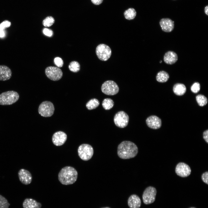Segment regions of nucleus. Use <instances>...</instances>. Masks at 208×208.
<instances>
[{"label": "nucleus", "mask_w": 208, "mask_h": 208, "mask_svg": "<svg viewBox=\"0 0 208 208\" xmlns=\"http://www.w3.org/2000/svg\"><path fill=\"white\" fill-rule=\"evenodd\" d=\"M138 152L137 146L130 141H122L118 147V155L122 159H127L133 158L137 155Z\"/></svg>", "instance_id": "nucleus-1"}, {"label": "nucleus", "mask_w": 208, "mask_h": 208, "mask_svg": "<svg viewBox=\"0 0 208 208\" xmlns=\"http://www.w3.org/2000/svg\"><path fill=\"white\" fill-rule=\"evenodd\" d=\"M77 176V172L74 168L66 166L60 170L58 174V179L62 184L66 185L74 183L76 181Z\"/></svg>", "instance_id": "nucleus-2"}, {"label": "nucleus", "mask_w": 208, "mask_h": 208, "mask_svg": "<svg viewBox=\"0 0 208 208\" xmlns=\"http://www.w3.org/2000/svg\"><path fill=\"white\" fill-rule=\"evenodd\" d=\"M19 95L17 92L8 91L0 94V105H9L12 104L18 101Z\"/></svg>", "instance_id": "nucleus-3"}, {"label": "nucleus", "mask_w": 208, "mask_h": 208, "mask_svg": "<svg viewBox=\"0 0 208 208\" xmlns=\"http://www.w3.org/2000/svg\"><path fill=\"white\" fill-rule=\"evenodd\" d=\"M78 152L79 156L82 160L88 161L92 157L94 151L92 147L88 144H82L79 147Z\"/></svg>", "instance_id": "nucleus-4"}, {"label": "nucleus", "mask_w": 208, "mask_h": 208, "mask_svg": "<svg viewBox=\"0 0 208 208\" xmlns=\"http://www.w3.org/2000/svg\"><path fill=\"white\" fill-rule=\"evenodd\" d=\"M101 90L102 92L106 95H113L118 93L119 88L118 85L114 81L107 80L102 84Z\"/></svg>", "instance_id": "nucleus-5"}, {"label": "nucleus", "mask_w": 208, "mask_h": 208, "mask_svg": "<svg viewBox=\"0 0 208 208\" xmlns=\"http://www.w3.org/2000/svg\"><path fill=\"white\" fill-rule=\"evenodd\" d=\"M96 53L97 57L100 60L106 61L110 57L112 51L108 45L103 44H99L96 47Z\"/></svg>", "instance_id": "nucleus-6"}, {"label": "nucleus", "mask_w": 208, "mask_h": 208, "mask_svg": "<svg viewBox=\"0 0 208 208\" xmlns=\"http://www.w3.org/2000/svg\"><path fill=\"white\" fill-rule=\"evenodd\" d=\"M54 107L53 104L49 101H44L39 105L38 112L42 116L44 117H49L53 114Z\"/></svg>", "instance_id": "nucleus-7"}, {"label": "nucleus", "mask_w": 208, "mask_h": 208, "mask_svg": "<svg viewBox=\"0 0 208 208\" xmlns=\"http://www.w3.org/2000/svg\"><path fill=\"white\" fill-rule=\"evenodd\" d=\"M129 118L128 114L123 111L118 112L115 115L114 117V122L118 127L123 128L128 125Z\"/></svg>", "instance_id": "nucleus-8"}, {"label": "nucleus", "mask_w": 208, "mask_h": 208, "mask_svg": "<svg viewBox=\"0 0 208 208\" xmlns=\"http://www.w3.org/2000/svg\"><path fill=\"white\" fill-rule=\"evenodd\" d=\"M157 194L156 189L152 186H149L146 188L142 196L144 204L148 205L153 203L155 200Z\"/></svg>", "instance_id": "nucleus-9"}, {"label": "nucleus", "mask_w": 208, "mask_h": 208, "mask_svg": "<svg viewBox=\"0 0 208 208\" xmlns=\"http://www.w3.org/2000/svg\"><path fill=\"white\" fill-rule=\"evenodd\" d=\"M45 73L48 78L54 81L60 79L63 75L62 72L60 69L52 66L47 67L45 70Z\"/></svg>", "instance_id": "nucleus-10"}, {"label": "nucleus", "mask_w": 208, "mask_h": 208, "mask_svg": "<svg viewBox=\"0 0 208 208\" xmlns=\"http://www.w3.org/2000/svg\"><path fill=\"white\" fill-rule=\"evenodd\" d=\"M175 171L178 175L183 177L188 176L191 172L190 166L183 162L179 163L177 165Z\"/></svg>", "instance_id": "nucleus-11"}, {"label": "nucleus", "mask_w": 208, "mask_h": 208, "mask_svg": "<svg viewBox=\"0 0 208 208\" xmlns=\"http://www.w3.org/2000/svg\"><path fill=\"white\" fill-rule=\"evenodd\" d=\"M67 139L66 133L62 131H58L55 133L52 137V141L56 146H60L63 145Z\"/></svg>", "instance_id": "nucleus-12"}, {"label": "nucleus", "mask_w": 208, "mask_h": 208, "mask_svg": "<svg viewBox=\"0 0 208 208\" xmlns=\"http://www.w3.org/2000/svg\"><path fill=\"white\" fill-rule=\"evenodd\" d=\"M18 174L20 181L23 184L27 185L31 182L32 176L29 171L24 169H21L18 172Z\"/></svg>", "instance_id": "nucleus-13"}, {"label": "nucleus", "mask_w": 208, "mask_h": 208, "mask_svg": "<svg viewBox=\"0 0 208 208\" xmlns=\"http://www.w3.org/2000/svg\"><path fill=\"white\" fill-rule=\"evenodd\" d=\"M147 126L150 128L156 129L160 128L161 121L160 118L155 115H152L148 117L146 120Z\"/></svg>", "instance_id": "nucleus-14"}, {"label": "nucleus", "mask_w": 208, "mask_h": 208, "mask_svg": "<svg viewBox=\"0 0 208 208\" xmlns=\"http://www.w3.org/2000/svg\"><path fill=\"white\" fill-rule=\"evenodd\" d=\"M174 22L169 18H161L159 23L162 30L166 32L172 31L174 28Z\"/></svg>", "instance_id": "nucleus-15"}, {"label": "nucleus", "mask_w": 208, "mask_h": 208, "mask_svg": "<svg viewBox=\"0 0 208 208\" xmlns=\"http://www.w3.org/2000/svg\"><path fill=\"white\" fill-rule=\"evenodd\" d=\"M12 75V71L9 67L5 65H0V81L8 80Z\"/></svg>", "instance_id": "nucleus-16"}, {"label": "nucleus", "mask_w": 208, "mask_h": 208, "mask_svg": "<svg viewBox=\"0 0 208 208\" xmlns=\"http://www.w3.org/2000/svg\"><path fill=\"white\" fill-rule=\"evenodd\" d=\"M178 57L177 54L172 51L166 52L164 57V60L167 64L171 65L175 63L177 61Z\"/></svg>", "instance_id": "nucleus-17"}, {"label": "nucleus", "mask_w": 208, "mask_h": 208, "mask_svg": "<svg viewBox=\"0 0 208 208\" xmlns=\"http://www.w3.org/2000/svg\"><path fill=\"white\" fill-rule=\"evenodd\" d=\"M128 205L130 208H140L141 205L140 198L136 194L131 195L128 199Z\"/></svg>", "instance_id": "nucleus-18"}, {"label": "nucleus", "mask_w": 208, "mask_h": 208, "mask_svg": "<svg viewBox=\"0 0 208 208\" xmlns=\"http://www.w3.org/2000/svg\"><path fill=\"white\" fill-rule=\"evenodd\" d=\"M23 205V208H40L42 206L40 203L32 198L25 199Z\"/></svg>", "instance_id": "nucleus-19"}, {"label": "nucleus", "mask_w": 208, "mask_h": 208, "mask_svg": "<svg viewBox=\"0 0 208 208\" xmlns=\"http://www.w3.org/2000/svg\"><path fill=\"white\" fill-rule=\"evenodd\" d=\"M173 90L174 93L176 95L178 96H181L185 93L186 90V88L184 84L177 83L174 85Z\"/></svg>", "instance_id": "nucleus-20"}, {"label": "nucleus", "mask_w": 208, "mask_h": 208, "mask_svg": "<svg viewBox=\"0 0 208 208\" xmlns=\"http://www.w3.org/2000/svg\"><path fill=\"white\" fill-rule=\"evenodd\" d=\"M169 78L168 74L164 71H161L158 72L156 76L157 81L160 83L166 82Z\"/></svg>", "instance_id": "nucleus-21"}, {"label": "nucleus", "mask_w": 208, "mask_h": 208, "mask_svg": "<svg viewBox=\"0 0 208 208\" xmlns=\"http://www.w3.org/2000/svg\"><path fill=\"white\" fill-rule=\"evenodd\" d=\"M99 105V102L97 99L94 98L90 100L86 104L87 109L89 110L96 108Z\"/></svg>", "instance_id": "nucleus-22"}, {"label": "nucleus", "mask_w": 208, "mask_h": 208, "mask_svg": "<svg viewBox=\"0 0 208 208\" xmlns=\"http://www.w3.org/2000/svg\"><path fill=\"white\" fill-rule=\"evenodd\" d=\"M136 12L135 10L133 8H130L125 11L124 15L125 18L128 20H131L135 17Z\"/></svg>", "instance_id": "nucleus-23"}, {"label": "nucleus", "mask_w": 208, "mask_h": 208, "mask_svg": "<svg viewBox=\"0 0 208 208\" xmlns=\"http://www.w3.org/2000/svg\"><path fill=\"white\" fill-rule=\"evenodd\" d=\"M114 104L113 100L110 98L104 99L102 103V105L104 109L108 110L111 109Z\"/></svg>", "instance_id": "nucleus-24"}, {"label": "nucleus", "mask_w": 208, "mask_h": 208, "mask_svg": "<svg viewBox=\"0 0 208 208\" xmlns=\"http://www.w3.org/2000/svg\"><path fill=\"white\" fill-rule=\"evenodd\" d=\"M196 99L198 105L201 107L206 105L208 102L207 97L202 94H198L196 96Z\"/></svg>", "instance_id": "nucleus-25"}, {"label": "nucleus", "mask_w": 208, "mask_h": 208, "mask_svg": "<svg viewBox=\"0 0 208 208\" xmlns=\"http://www.w3.org/2000/svg\"><path fill=\"white\" fill-rule=\"evenodd\" d=\"M68 68L71 71L76 73L78 72L80 70V66L79 64L76 61H73L70 63Z\"/></svg>", "instance_id": "nucleus-26"}, {"label": "nucleus", "mask_w": 208, "mask_h": 208, "mask_svg": "<svg viewBox=\"0 0 208 208\" xmlns=\"http://www.w3.org/2000/svg\"><path fill=\"white\" fill-rule=\"evenodd\" d=\"M55 22L54 18L51 16L46 18L42 21V24L45 27H48L52 25Z\"/></svg>", "instance_id": "nucleus-27"}, {"label": "nucleus", "mask_w": 208, "mask_h": 208, "mask_svg": "<svg viewBox=\"0 0 208 208\" xmlns=\"http://www.w3.org/2000/svg\"><path fill=\"white\" fill-rule=\"evenodd\" d=\"M10 205L7 200L0 195V208H8Z\"/></svg>", "instance_id": "nucleus-28"}, {"label": "nucleus", "mask_w": 208, "mask_h": 208, "mask_svg": "<svg viewBox=\"0 0 208 208\" xmlns=\"http://www.w3.org/2000/svg\"><path fill=\"white\" fill-rule=\"evenodd\" d=\"M200 85L198 82H195L191 87V91L195 93L198 92L200 91Z\"/></svg>", "instance_id": "nucleus-29"}, {"label": "nucleus", "mask_w": 208, "mask_h": 208, "mask_svg": "<svg viewBox=\"0 0 208 208\" xmlns=\"http://www.w3.org/2000/svg\"><path fill=\"white\" fill-rule=\"evenodd\" d=\"M54 62L55 65L58 67H61L63 66V61L62 59L60 57H55L54 59Z\"/></svg>", "instance_id": "nucleus-30"}, {"label": "nucleus", "mask_w": 208, "mask_h": 208, "mask_svg": "<svg viewBox=\"0 0 208 208\" xmlns=\"http://www.w3.org/2000/svg\"><path fill=\"white\" fill-rule=\"evenodd\" d=\"M11 23L10 21L8 20H5L0 24V29L4 30L6 28L10 26Z\"/></svg>", "instance_id": "nucleus-31"}, {"label": "nucleus", "mask_w": 208, "mask_h": 208, "mask_svg": "<svg viewBox=\"0 0 208 208\" xmlns=\"http://www.w3.org/2000/svg\"><path fill=\"white\" fill-rule=\"evenodd\" d=\"M43 32L45 35L49 37L52 36L53 34V31L51 29L47 28L43 29Z\"/></svg>", "instance_id": "nucleus-32"}, {"label": "nucleus", "mask_w": 208, "mask_h": 208, "mask_svg": "<svg viewBox=\"0 0 208 208\" xmlns=\"http://www.w3.org/2000/svg\"><path fill=\"white\" fill-rule=\"evenodd\" d=\"M201 178L203 181L207 184H208V172L207 171L202 175Z\"/></svg>", "instance_id": "nucleus-33"}, {"label": "nucleus", "mask_w": 208, "mask_h": 208, "mask_svg": "<svg viewBox=\"0 0 208 208\" xmlns=\"http://www.w3.org/2000/svg\"><path fill=\"white\" fill-rule=\"evenodd\" d=\"M203 138L207 143H208V130L205 131L203 133Z\"/></svg>", "instance_id": "nucleus-34"}, {"label": "nucleus", "mask_w": 208, "mask_h": 208, "mask_svg": "<svg viewBox=\"0 0 208 208\" xmlns=\"http://www.w3.org/2000/svg\"><path fill=\"white\" fill-rule=\"evenodd\" d=\"M91 1L94 4L99 5L102 2L103 0H91Z\"/></svg>", "instance_id": "nucleus-35"}, {"label": "nucleus", "mask_w": 208, "mask_h": 208, "mask_svg": "<svg viewBox=\"0 0 208 208\" xmlns=\"http://www.w3.org/2000/svg\"><path fill=\"white\" fill-rule=\"evenodd\" d=\"M5 36V33L3 30L0 29V37H3Z\"/></svg>", "instance_id": "nucleus-36"}, {"label": "nucleus", "mask_w": 208, "mask_h": 208, "mask_svg": "<svg viewBox=\"0 0 208 208\" xmlns=\"http://www.w3.org/2000/svg\"><path fill=\"white\" fill-rule=\"evenodd\" d=\"M204 12L206 15H208V5H207L205 7Z\"/></svg>", "instance_id": "nucleus-37"}, {"label": "nucleus", "mask_w": 208, "mask_h": 208, "mask_svg": "<svg viewBox=\"0 0 208 208\" xmlns=\"http://www.w3.org/2000/svg\"><path fill=\"white\" fill-rule=\"evenodd\" d=\"M110 208L109 207H103V208Z\"/></svg>", "instance_id": "nucleus-38"}, {"label": "nucleus", "mask_w": 208, "mask_h": 208, "mask_svg": "<svg viewBox=\"0 0 208 208\" xmlns=\"http://www.w3.org/2000/svg\"><path fill=\"white\" fill-rule=\"evenodd\" d=\"M162 62V61H161L160 62V63H161Z\"/></svg>", "instance_id": "nucleus-39"}, {"label": "nucleus", "mask_w": 208, "mask_h": 208, "mask_svg": "<svg viewBox=\"0 0 208 208\" xmlns=\"http://www.w3.org/2000/svg\"><path fill=\"white\" fill-rule=\"evenodd\" d=\"M190 208H195L192 207H190Z\"/></svg>", "instance_id": "nucleus-40"}, {"label": "nucleus", "mask_w": 208, "mask_h": 208, "mask_svg": "<svg viewBox=\"0 0 208 208\" xmlns=\"http://www.w3.org/2000/svg\"></svg>", "instance_id": "nucleus-41"}]
</instances>
